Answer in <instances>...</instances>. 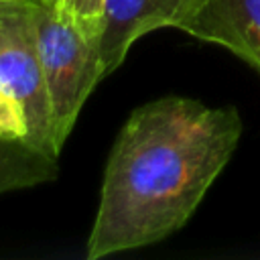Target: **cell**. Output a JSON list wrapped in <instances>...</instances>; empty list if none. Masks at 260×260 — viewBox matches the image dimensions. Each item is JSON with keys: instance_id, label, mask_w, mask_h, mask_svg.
<instances>
[{"instance_id": "1", "label": "cell", "mask_w": 260, "mask_h": 260, "mask_svg": "<svg viewBox=\"0 0 260 260\" xmlns=\"http://www.w3.org/2000/svg\"><path fill=\"white\" fill-rule=\"evenodd\" d=\"M242 134L236 108L160 98L132 112L110 152L87 260L154 244L191 217Z\"/></svg>"}, {"instance_id": "2", "label": "cell", "mask_w": 260, "mask_h": 260, "mask_svg": "<svg viewBox=\"0 0 260 260\" xmlns=\"http://www.w3.org/2000/svg\"><path fill=\"white\" fill-rule=\"evenodd\" d=\"M26 6L51 100L53 146L59 154L81 106L102 81L98 45L85 39L53 4L32 0Z\"/></svg>"}, {"instance_id": "3", "label": "cell", "mask_w": 260, "mask_h": 260, "mask_svg": "<svg viewBox=\"0 0 260 260\" xmlns=\"http://www.w3.org/2000/svg\"><path fill=\"white\" fill-rule=\"evenodd\" d=\"M26 4L0 6V83L24 108L26 142L51 156H59L53 146L51 100Z\"/></svg>"}, {"instance_id": "4", "label": "cell", "mask_w": 260, "mask_h": 260, "mask_svg": "<svg viewBox=\"0 0 260 260\" xmlns=\"http://www.w3.org/2000/svg\"><path fill=\"white\" fill-rule=\"evenodd\" d=\"M205 0H108L98 57L102 79L116 71L130 47L162 26L181 28Z\"/></svg>"}, {"instance_id": "5", "label": "cell", "mask_w": 260, "mask_h": 260, "mask_svg": "<svg viewBox=\"0 0 260 260\" xmlns=\"http://www.w3.org/2000/svg\"><path fill=\"white\" fill-rule=\"evenodd\" d=\"M181 30L225 47L260 71V0H205Z\"/></svg>"}, {"instance_id": "6", "label": "cell", "mask_w": 260, "mask_h": 260, "mask_svg": "<svg viewBox=\"0 0 260 260\" xmlns=\"http://www.w3.org/2000/svg\"><path fill=\"white\" fill-rule=\"evenodd\" d=\"M57 173V156L35 148L26 140L0 138V195L53 181Z\"/></svg>"}, {"instance_id": "7", "label": "cell", "mask_w": 260, "mask_h": 260, "mask_svg": "<svg viewBox=\"0 0 260 260\" xmlns=\"http://www.w3.org/2000/svg\"><path fill=\"white\" fill-rule=\"evenodd\" d=\"M106 2L108 0H57L53 6L65 18H69L85 39L100 45Z\"/></svg>"}, {"instance_id": "8", "label": "cell", "mask_w": 260, "mask_h": 260, "mask_svg": "<svg viewBox=\"0 0 260 260\" xmlns=\"http://www.w3.org/2000/svg\"><path fill=\"white\" fill-rule=\"evenodd\" d=\"M28 122L22 104L12 95V91L0 83V138L26 140Z\"/></svg>"}, {"instance_id": "9", "label": "cell", "mask_w": 260, "mask_h": 260, "mask_svg": "<svg viewBox=\"0 0 260 260\" xmlns=\"http://www.w3.org/2000/svg\"><path fill=\"white\" fill-rule=\"evenodd\" d=\"M26 2H32V0H0V6H6V4H26Z\"/></svg>"}, {"instance_id": "10", "label": "cell", "mask_w": 260, "mask_h": 260, "mask_svg": "<svg viewBox=\"0 0 260 260\" xmlns=\"http://www.w3.org/2000/svg\"><path fill=\"white\" fill-rule=\"evenodd\" d=\"M43 2H47V4H55L57 0H43Z\"/></svg>"}]
</instances>
